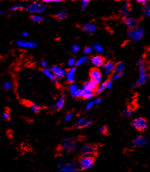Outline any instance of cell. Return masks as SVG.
Returning a JSON list of instances; mask_svg holds the SVG:
<instances>
[{"label": "cell", "instance_id": "obj_55", "mask_svg": "<svg viewBox=\"0 0 150 172\" xmlns=\"http://www.w3.org/2000/svg\"><path fill=\"white\" fill-rule=\"evenodd\" d=\"M2 14H3V12H2V10L0 8V17H1V16H2Z\"/></svg>", "mask_w": 150, "mask_h": 172}, {"label": "cell", "instance_id": "obj_22", "mask_svg": "<svg viewBox=\"0 0 150 172\" xmlns=\"http://www.w3.org/2000/svg\"><path fill=\"white\" fill-rule=\"evenodd\" d=\"M142 16L144 17H148L150 16V7L148 2L143 5Z\"/></svg>", "mask_w": 150, "mask_h": 172}, {"label": "cell", "instance_id": "obj_24", "mask_svg": "<svg viewBox=\"0 0 150 172\" xmlns=\"http://www.w3.org/2000/svg\"><path fill=\"white\" fill-rule=\"evenodd\" d=\"M67 11L66 10H62L57 13V14H55V17L58 20H63L67 17Z\"/></svg>", "mask_w": 150, "mask_h": 172}, {"label": "cell", "instance_id": "obj_43", "mask_svg": "<svg viewBox=\"0 0 150 172\" xmlns=\"http://www.w3.org/2000/svg\"><path fill=\"white\" fill-rule=\"evenodd\" d=\"M23 8V7L22 5H18V6H13L11 8V10L14 11L16 10H21Z\"/></svg>", "mask_w": 150, "mask_h": 172}, {"label": "cell", "instance_id": "obj_27", "mask_svg": "<svg viewBox=\"0 0 150 172\" xmlns=\"http://www.w3.org/2000/svg\"><path fill=\"white\" fill-rule=\"evenodd\" d=\"M88 57L87 56L82 57L76 61L75 65L76 66H80L84 63H86L88 62Z\"/></svg>", "mask_w": 150, "mask_h": 172}, {"label": "cell", "instance_id": "obj_26", "mask_svg": "<svg viewBox=\"0 0 150 172\" xmlns=\"http://www.w3.org/2000/svg\"><path fill=\"white\" fill-rule=\"evenodd\" d=\"M2 88L5 90V91H10L11 88H12V84H11V82L8 80H5L3 82L2 84Z\"/></svg>", "mask_w": 150, "mask_h": 172}, {"label": "cell", "instance_id": "obj_23", "mask_svg": "<svg viewBox=\"0 0 150 172\" xmlns=\"http://www.w3.org/2000/svg\"><path fill=\"white\" fill-rule=\"evenodd\" d=\"M69 91L73 97H79V89L75 84H72L69 87Z\"/></svg>", "mask_w": 150, "mask_h": 172}, {"label": "cell", "instance_id": "obj_40", "mask_svg": "<svg viewBox=\"0 0 150 172\" xmlns=\"http://www.w3.org/2000/svg\"><path fill=\"white\" fill-rule=\"evenodd\" d=\"M2 118L5 120H9L10 119V114L8 113V111H4L2 114Z\"/></svg>", "mask_w": 150, "mask_h": 172}, {"label": "cell", "instance_id": "obj_52", "mask_svg": "<svg viewBox=\"0 0 150 172\" xmlns=\"http://www.w3.org/2000/svg\"><path fill=\"white\" fill-rule=\"evenodd\" d=\"M22 35L24 36V37H26L28 36V32H26V31H23L22 32Z\"/></svg>", "mask_w": 150, "mask_h": 172}, {"label": "cell", "instance_id": "obj_54", "mask_svg": "<svg viewBox=\"0 0 150 172\" xmlns=\"http://www.w3.org/2000/svg\"><path fill=\"white\" fill-rule=\"evenodd\" d=\"M70 172H79V170L77 169H76L75 170H72V171Z\"/></svg>", "mask_w": 150, "mask_h": 172}, {"label": "cell", "instance_id": "obj_2", "mask_svg": "<svg viewBox=\"0 0 150 172\" xmlns=\"http://www.w3.org/2000/svg\"><path fill=\"white\" fill-rule=\"evenodd\" d=\"M144 33V27L142 26H137L135 29H130L127 32V36L130 39L134 41H139L143 38Z\"/></svg>", "mask_w": 150, "mask_h": 172}, {"label": "cell", "instance_id": "obj_21", "mask_svg": "<svg viewBox=\"0 0 150 172\" xmlns=\"http://www.w3.org/2000/svg\"><path fill=\"white\" fill-rule=\"evenodd\" d=\"M64 103H65V98L63 95H62L59 99H58L55 104L52 106V109L60 110V109L63 108V107H64Z\"/></svg>", "mask_w": 150, "mask_h": 172}, {"label": "cell", "instance_id": "obj_42", "mask_svg": "<svg viewBox=\"0 0 150 172\" xmlns=\"http://www.w3.org/2000/svg\"><path fill=\"white\" fill-rule=\"evenodd\" d=\"M83 52L85 54H91L92 52V48L91 47H86L83 50Z\"/></svg>", "mask_w": 150, "mask_h": 172}, {"label": "cell", "instance_id": "obj_32", "mask_svg": "<svg viewBox=\"0 0 150 172\" xmlns=\"http://www.w3.org/2000/svg\"><path fill=\"white\" fill-rule=\"evenodd\" d=\"M30 107L32 109V111L34 113H36L38 112L39 111V108H40V106L36 104V103H32L30 104Z\"/></svg>", "mask_w": 150, "mask_h": 172}, {"label": "cell", "instance_id": "obj_11", "mask_svg": "<svg viewBox=\"0 0 150 172\" xmlns=\"http://www.w3.org/2000/svg\"><path fill=\"white\" fill-rule=\"evenodd\" d=\"M17 47L27 49H32L37 46V44L32 41H26L24 40H19L16 42Z\"/></svg>", "mask_w": 150, "mask_h": 172}, {"label": "cell", "instance_id": "obj_1", "mask_svg": "<svg viewBox=\"0 0 150 172\" xmlns=\"http://www.w3.org/2000/svg\"><path fill=\"white\" fill-rule=\"evenodd\" d=\"M26 10L31 14L42 13L45 11L46 7L42 2L35 1L27 4L26 7Z\"/></svg>", "mask_w": 150, "mask_h": 172}, {"label": "cell", "instance_id": "obj_31", "mask_svg": "<svg viewBox=\"0 0 150 172\" xmlns=\"http://www.w3.org/2000/svg\"><path fill=\"white\" fill-rule=\"evenodd\" d=\"M123 114L127 117H131L133 114V111L131 108H126L124 110Z\"/></svg>", "mask_w": 150, "mask_h": 172}, {"label": "cell", "instance_id": "obj_28", "mask_svg": "<svg viewBox=\"0 0 150 172\" xmlns=\"http://www.w3.org/2000/svg\"><path fill=\"white\" fill-rule=\"evenodd\" d=\"M125 68V64L123 63H120L116 66L114 70L115 73H122Z\"/></svg>", "mask_w": 150, "mask_h": 172}, {"label": "cell", "instance_id": "obj_39", "mask_svg": "<svg viewBox=\"0 0 150 172\" xmlns=\"http://www.w3.org/2000/svg\"><path fill=\"white\" fill-rule=\"evenodd\" d=\"M105 89H110L112 88L113 86V82L111 80H108L105 82Z\"/></svg>", "mask_w": 150, "mask_h": 172}, {"label": "cell", "instance_id": "obj_20", "mask_svg": "<svg viewBox=\"0 0 150 172\" xmlns=\"http://www.w3.org/2000/svg\"><path fill=\"white\" fill-rule=\"evenodd\" d=\"M94 97V92L85 91L83 89H79V97L84 99H91Z\"/></svg>", "mask_w": 150, "mask_h": 172}, {"label": "cell", "instance_id": "obj_45", "mask_svg": "<svg viewBox=\"0 0 150 172\" xmlns=\"http://www.w3.org/2000/svg\"><path fill=\"white\" fill-rule=\"evenodd\" d=\"M122 73H115V74L113 76V79L114 80H117V79H120V77H122Z\"/></svg>", "mask_w": 150, "mask_h": 172}, {"label": "cell", "instance_id": "obj_41", "mask_svg": "<svg viewBox=\"0 0 150 172\" xmlns=\"http://www.w3.org/2000/svg\"><path fill=\"white\" fill-rule=\"evenodd\" d=\"M76 60H75L74 58H70L69 60H68V66H73L74 65H75L76 64Z\"/></svg>", "mask_w": 150, "mask_h": 172}, {"label": "cell", "instance_id": "obj_35", "mask_svg": "<svg viewBox=\"0 0 150 172\" xmlns=\"http://www.w3.org/2000/svg\"><path fill=\"white\" fill-rule=\"evenodd\" d=\"M105 89V83H101L100 86H98V88H97V89H96V91H95V93H96V94H100L101 92H102Z\"/></svg>", "mask_w": 150, "mask_h": 172}, {"label": "cell", "instance_id": "obj_47", "mask_svg": "<svg viewBox=\"0 0 150 172\" xmlns=\"http://www.w3.org/2000/svg\"><path fill=\"white\" fill-rule=\"evenodd\" d=\"M72 116H73V114L72 113H69L68 114L66 117H65V121L67 122V121H69L70 120H71V119L72 118Z\"/></svg>", "mask_w": 150, "mask_h": 172}, {"label": "cell", "instance_id": "obj_36", "mask_svg": "<svg viewBox=\"0 0 150 172\" xmlns=\"http://www.w3.org/2000/svg\"><path fill=\"white\" fill-rule=\"evenodd\" d=\"M136 64L139 67V68L145 67V60L144 59L140 58V59H139L138 60Z\"/></svg>", "mask_w": 150, "mask_h": 172}, {"label": "cell", "instance_id": "obj_44", "mask_svg": "<svg viewBox=\"0 0 150 172\" xmlns=\"http://www.w3.org/2000/svg\"><path fill=\"white\" fill-rule=\"evenodd\" d=\"M92 123V119L91 118V119H89L88 120H86V122H85V124L84 125V127H88L89 126H90L91 124Z\"/></svg>", "mask_w": 150, "mask_h": 172}, {"label": "cell", "instance_id": "obj_25", "mask_svg": "<svg viewBox=\"0 0 150 172\" xmlns=\"http://www.w3.org/2000/svg\"><path fill=\"white\" fill-rule=\"evenodd\" d=\"M30 20L33 23H39L44 20V17L40 15H33L30 17Z\"/></svg>", "mask_w": 150, "mask_h": 172}, {"label": "cell", "instance_id": "obj_9", "mask_svg": "<svg viewBox=\"0 0 150 172\" xmlns=\"http://www.w3.org/2000/svg\"><path fill=\"white\" fill-rule=\"evenodd\" d=\"M91 80L94 82L97 85L101 83L102 82V74L98 69H92L90 72Z\"/></svg>", "mask_w": 150, "mask_h": 172}, {"label": "cell", "instance_id": "obj_34", "mask_svg": "<svg viewBox=\"0 0 150 172\" xmlns=\"http://www.w3.org/2000/svg\"><path fill=\"white\" fill-rule=\"evenodd\" d=\"M86 121V120L85 119H83V118L79 119L76 123V127H84V125L85 124Z\"/></svg>", "mask_w": 150, "mask_h": 172}, {"label": "cell", "instance_id": "obj_51", "mask_svg": "<svg viewBox=\"0 0 150 172\" xmlns=\"http://www.w3.org/2000/svg\"><path fill=\"white\" fill-rule=\"evenodd\" d=\"M41 66L42 67H47V63L45 61H42L41 62Z\"/></svg>", "mask_w": 150, "mask_h": 172}, {"label": "cell", "instance_id": "obj_33", "mask_svg": "<svg viewBox=\"0 0 150 172\" xmlns=\"http://www.w3.org/2000/svg\"><path fill=\"white\" fill-rule=\"evenodd\" d=\"M139 77H147V73L145 67L139 68Z\"/></svg>", "mask_w": 150, "mask_h": 172}, {"label": "cell", "instance_id": "obj_13", "mask_svg": "<svg viewBox=\"0 0 150 172\" xmlns=\"http://www.w3.org/2000/svg\"><path fill=\"white\" fill-rule=\"evenodd\" d=\"M83 31L88 33V34H92L95 32L97 30V26L94 23H85L82 25L81 27Z\"/></svg>", "mask_w": 150, "mask_h": 172}, {"label": "cell", "instance_id": "obj_53", "mask_svg": "<svg viewBox=\"0 0 150 172\" xmlns=\"http://www.w3.org/2000/svg\"><path fill=\"white\" fill-rule=\"evenodd\" d=\"M86 7L87 6H85V5H81V8L82 10H85L86 8Z\"/></svg>", "mask_w": 150, "mask_h": 172}, {"label": "cell", "instance_id": "obj_16", "mask_svg": "<svg viewBox=\"0 0 150 172\" xmlns=\"http://www.w3.org/2000/svg\"><path fill=\"white\" fill-rule=\"evenodd\" d=\"M125 25L130 29H135L138 26V21L133 17H127L125 20Z\"/></svg>", "mask_w": 150, "mask_h": 172}, {"label": "cell", "instance_id": "obj_4", "mask_svg": "<svg viewBox=\"0 0 150 172\" xmlns=\"http://www.w3.org/2000/svg\"><path fill=\"white\" fill-rule=\"evenodd\" d=\"M94 164L93 157H82L78 161L77 166L80 170H87L92 167Z\"/></svg>", "mask_w": 150, "mask_h": 172}, {"label": "cell", "instance_id": "obj_6", "mask_svg": "<svg viewBox=\"0 0 150 172\" xmlns=\"http://www.w3.org/2000/svg\"><path fill=\"white\" fill-rule=\"evenodd\" d=\"M96 152V147L92 144H85L80 148V153L83 157H92Z\"/></svg>", "mask_w": 150, "mask_h": 172}, {"label": "cell", "instance_id": "obj_15", "mask_svg": "<svg viewBox=\"0 0 150 172\" xmlns=\"http://www.w3.org/2000/svg\"><path fill=\"white\" fill-rule=\"evenodd\" d=\"M91 63L95 67H102L104 64V58L100 55H95L91 58Z\"/></svg>", "mask_w": 150, "mask_h": 172}, {"label": "cell", "instance_id": "obj_10", "mask_svg": "<svg viewBox=\"0 0 150 172\" xmlns=\"http://www.w3.org/2000/svg\"><path fill=\"white\" fill-rule=\"evenodd\" d=\"M116 64L114 62H108L107 63L104 64L102 66V72L106 76H108L112 73L116 68Z\"/></svg>", "mask_w": 150, "mask_h": 172}, {"label": "cell", "instance_id": "obj_19", "mask_svg": "<svg viewBox=\"0 0 150 172\" xmlns=\"http://www.w3.org/2000/svg\"><path fill=\"white\" fill-rule=\"evenodd\" d=\"M75 73H76V68L72 67L67 72H66V79L69 83H73L75 80Z\"/></svg>", "mask_w": 150, "mask_h": 172}, {"label": "cell", "instance_id": "obj_3", "mask_svg": "<svg viewBox=\"0 0 150 172\" xmlns=\"http://www.w3.org/2000/svg\"><path fill=\"white\" fill-rule=\"evenodd\" d=\"M61 147L64 152L67 153H72L76 151L77 146L73 138L68 137L63 141Z\"/></svg>", "mask_w": 150, "mask_h": 172}, {"label": "cell", "instance_id": "obj_48", "mask_svg": "<svg viewBox=\"0 0 150 172\" xmlns=\"http://www.w3.org/2000/svg\"><path fill=\"white\" fill-rule=\"evenodd\" d=\"M89 2V1H88V0H83L81 2V4H82V5L87 6V5L88 4Z\"/></svg>", "mask_w": 150, "mask_h": 172}, {"label": "cell", "instance_id": "obj_46", "mask_svg": "<svg viewBox=\"0 0 150 172\" xmlns=\"http://www.w3.org/2000/svg\"><path fill=\"white\" fill-rule=\"evenodd\" d=\"M59 2H61L60 0H44L43 1V3H49V2H55L58 3Z\"/></svg>", "mask_w": 150, "mask_h": 172}, {"label": "cell", "instance_id": "obj_38", "mask_svg": "<svg viewBox=\"0 0 150 172\" xmlns=\"http://www.w3.org/2000/svg\"><path fill=\"white\" fill-rule=\"evenodd\" d=\"M94 104H94V101H91L88 102L87 103L86 105V107H85L86 110H89L90 109H91L92 108V107L94 106Z\"/></svg>", "mask_w": 150, "mask_h": 172}, {"label": "cell", "instance_id": "obj_30", "mask_svg": "<svg viewBox=\"0 0 150 172\" xmlns=\"http://www.w3.org/2000/svg\"><path fill=\"white\" fill-rule=\"evenodd\" d=\"M98 132H99V133H102V134H105V135H109L110 134V132L107 129V127L104 126H101L99 127Z\"/></svg>", "mask_w": 150, "mask_h": 172}, {"label": "cell", "instance_id": "obj_5", "mask_svg": "<svg viewBox=\"0 0 150 172\" xmlns=\"http://www.w3.org/2000/svg\"><path fill=\"white\" fill-rule=\"evenodd\" d=\"M131 125L137 130L144 131L147 129L148 127V123L145 119L143 117H138L132 121Z\"/></svg>", "mask_w": 150, "mask_h": 172}, {"label": "cell", "instance_id": "obj_14", "mask_svg": "<svg viewBox=\"0 0 150 172\" xmlns=\"http://www.w3.org/2000/svg\"><path fill=\"white\" fill-rule=\"evenodd\" d=\"M97 85L94 82L90 80L89 82H86L83 85V88L82 89L87 91H89V92H94L95 91H96L97 87Z\"/></svg>", "mask_w": 150, "mask_h": 172}, {"label": "cell", "instance_id": "obj_7", "mask_svg": "<svg viewBox=\"0 0 150 172\" xmlns=\"http://www.w3.org/2000/svg\"><path fill=\"white\" fill-rule=\"evenodd\" d=\"M77 169V166L73 162L66 163L61 161L58 163V172H70Z\"/></svg>", "mask_w": 150, "mask_h": 172}, {"label": "cell", "instance_id": "obj_8", "mask_svg": "<svg viewBox=\"0 0 150 172\" xmlns=\"http://www.w3.org/2000/svg\"><path fill=\"white\" fill-rule=\"evenodd\" d=\"M148 143V139L144 136H139L136 137L132 142L135 147L141 148L145 147Z\"/></svg>", "mask_w": 150, "mask_h": 172}, {"label": "cell", "instance_id": "obj_17", "mask_svg": "<svg viewBox=\"0 0 150 172\" xmlns=\"http://www.w3.org/2000/svg\"><path fill=\"white\" fill-rule=\"evenodd\" d=\"M130 5L129 2L126 1L125 3L123 4L122 8H121V15L122 17H128L129 13H130Z\"/></svg>", "mask_w": 150, "mask_h": 172}, {"label": "cell", "instance_id": "obj_50", "mask_svg": "<svg viewBox=\"0 0 150 172\" xmlns=\"http://www.w3.org/2000/svg\"><path fill=\"white\" fill-rule=\"evenodd\" d=\"M137 2H139V3H141V4H142V5H144V4H146L147 2H148V1H146V0H138V1H137Z\"/></svg>", "mask_w": 150, "mask_h": 172}, {"label": "cell", "instance_id": "obj_56", "mask_svg": "<svg viewBox=\"0 0 150 172\" xmlns=\"http://www.w3.org/2000/svg\"></svg>", "mask_w": 150, "mask_h": 172}, {"label": "cell", "instance_id": "obj_18", "mask_svg": "<svg viewBox=\"0 0 150 172\" xmlns=\"http://www.w3.org/2000/svg\"><path fill=\"white\" fill-rule=\"evenodd\" d=\"M42 73L44 75H45L46 77H47L48 78H49L51 80H52L54 83H57L58 81V79L52 73L51 70V68H45L42 70Z\"/></svg>", "mask_w": 150, "mask_h": 172}, {"label": "cell", "instance_id": "obj_29", "mask_svg": "<svg viewBox=\"0 0 150 172\" xmlns=\"http://www.w3.org/2000/svg\"><path fill=\"white\" fill-rule=\"evenodd\" d=\"M93 49H94L96 52L100 54H102L104 52V48L100 45L98 43H95L93 45Z\"/></svg>", "mask_w": 150, "mask_h": 172}, {"label": "cell", "instance_id": "obj_12", "mask_svg": "<svg viewBox=\"0 0 150 172\" xmlns=\"http://www.w3.org/2000/svg\"><path fill=\"white\" fill-rule=\"evenodd\" d=\"M52 73L54 74L58 79L63 77L66 76V70L63 68L58 66H54L51 68Z\"/></svg>", "mask_w": 150, "mask_h": 172}, {"label": "cell", "instance_id": "obj_49", "mask_svg": "<svg viewBox=\"0 0 150 172\" xmlns=\"http://www.w3.org/2000/svg\"><path fill=\"white\" fill-rule=\"evenodd\" d=\"M101 102V99H100V98H98V99H97L96 100L94 101V104H95L97 105L100 104Z\"/></svg>", "mask_w": 150, "mask_h": 172}, {"label": "cell", "instance_id": "obj_37", "mask_svg": "<svg viewBox=\"0 0 150 172\" xmlns=\"http://www.w3.org/2000/svg\"><path fill=\"white\" fill-rule=\"evenodd\" d=\"M80 49V47L78 45L75 44V45H72V47H71V52L73 54H76V53H77V52L79 51Z\"/></svg>", "mask_w": 150, "mask_h": 172}]
</instances>
